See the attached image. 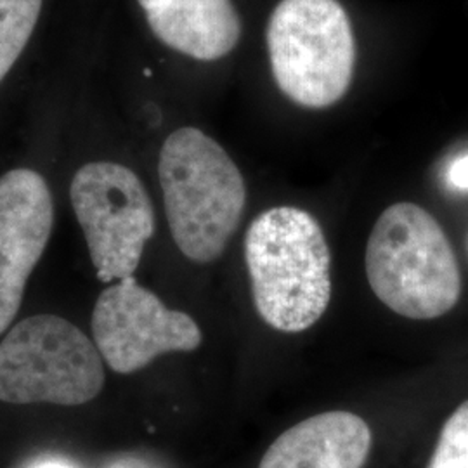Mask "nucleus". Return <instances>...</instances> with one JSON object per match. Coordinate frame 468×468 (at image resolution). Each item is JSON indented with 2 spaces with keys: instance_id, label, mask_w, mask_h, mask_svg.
Masks as SVG:
<instances>
[{
  "instance_id": "f257e3e1",
  "label": "nucleus",
  "mask_w": 468,
  "mask_h": 468,
  "mask_svg": "<svg viewBox=\"0 0 468 468\" xmlns=\"http://www.w3.org/2000/svg\"><path fill=\"white\" fill-rule=\"evenodd\" d=\"M245 259L261 318L284 334L316 324L332 299V253L318 220L297 207L253 218Z\"/></svg>"
},
{
  "instance_id": "f03ea898",
  "label": "nucleus",
  "mask_w": 468,
  "mask_h": 468,
  "mask_svg": "<svg viewBox=\"0 0 468 468\" xmlns=\"http://www.w3.org/2000/svg\"><path fill=\"white\" fill-rule=\"evenodd\" d=\"M158 177L177 249L193 262H214L247 203L245 179L233 158L200 129L181 127L162 146Z\"/></svg>"
},
{
  "instance_id": "7ed1b4c3",
  "label": "nucleus",
  "mask_w": 468,
  "mask_h": 468,
  "mask_svg": "<svg viewBox=\"0 0 468 468\" xmlns=\"http://www.w3.org/2000/svg\"><path fill=\"white\" fill-rule=\"evenodd\" d=\"M365 266L373 293L404 318H441L460 301L462 274L452 243L415 203L385 208L369 234Z\"/></svg>"
},
{
  "instance_id": "20e7f679",
  "label": "nucleus",
  "mask_w": 468,
  "mask_h": 468,
  "mask_svg": "<svg viewBox=\"0 0 468 468\" xmlns=\"http://www.w3.org/2000/svg\"><path fill=\"white\" fill-rule=\"evenodd\" d=\"M268 50L278 89L299 106H334L351 87L356 42L338 0H282L269 17Z\"/></svg>"
},
{
  "instance_id": "39448f33",
  "label": "nucleus",
  "mask_w": 468,
  "mask_h": 468,
  "mask_svg": "<svg viewBox=\"0 0 468 468\" xmlns=\"http://www.w3.org/2000/svg\"><path fill=\"white\" fill-rule=\"evenodd\" d=\"M104 385L98 347L54 314L23 319L0 342V401L80 406Z\"/></svg>"
},
{
  "instance_id": "423d86ee",
  "label": "nucleus",
  "mask_w": 468,
  "mask_h": 468,
  "mask_svg": "<svg viewBox=\"0 0 468 468\" xmlns=\"http://www.w3.org/2000/svg\"><path fill=\"white\" fill-rule=\"evenodd\" d=\"M69 200L98 280L131 278L154 233L153 203L141 179L115 162H90L73 176Z\"/></svg>"
},
{
  "instance_id": "0eeeda50",
  "label": "nucleus",
  "mask_w": 468,
  "mask_h": 468,
  "mask_svg": "<svg viewBox=\"0 0 468 468\" xmlns=\"http://www.w3.org/2000/svg\"><path fill=\"white\" fill-rule=\"evenodd\" d=\"M101 357L117 373H134L168 352H193L203 335L197 321L168 309L134 276L106 288L92 313Z\"/></svg>"
},
{
  "instance_id": "6e6552de",
  "label": "nucleus",
  "mask_w": 468,
  "mask_h": 468,
  "mask_svg": "<svg viewBox=\"0 0 468 468\" xmlns=\"http://www.w3.org/2000/svg\"><path fill=\"white\" fill-rule=\"evenodd\" d=\"M52 224V195L38 172L13 168L0 176V335L16 318Z\"/></svg>"
},
{
  "instance_id": "1a4fd4ad",
  "label": "nucleus",
  "mask_w": 468,
  "mask_h": 468,
  "mask_svg": "<svg viewBox=\"0 0 468 468\" xmlns=\"http://www.w3.org/2000/svg\"><path fill=\"white\" fill-rule=\"evenodd\" d=\"M153 35L168 49L218 61L238 46L241 21L233 0H137Z\"/></svg>"
},
{
  "instance_id": "9d476101",
  "label": "nucleus",
  "mask_w": 468,
  "mask_h": 468,
  "mask_svg": "<svg viewBox=\"0 0 468 468\" xmlns=\"http://www.w3.org/2000/svg\"><path fill=\"white\" fill-rule=\"evenodd\" d=\"M371 431L349 411H328L303 420L280 435L259 468H363Z\"/></svg>"
},
{
  "instance_id": "9b49d317",
  "label": "nucleus",
  "mask_w": 468,
  "mask_h": 468,
  "mask_svg": "<svg viewBox=\"0 0 468 468\" xmlns=\"http://www.w3.org/2000/svg\"><path fill=\"white\" fill-rule=\"evenodd\" d=\"M44 0H0V84L27 49Z\"/></svg>"
},
{
  "instance_id": "f8f14e48",
  "label": "nucleus",
  "mask_w": 468,
  "mask_h": 468,
  "mask_svg": "<svg viewBox=\"0 0 468 468\" xmlns=\"http://www.w3.org/2000/svg\"><path fill=\"white\" fill-rule=\"evenodd\" d=\"M427 468H468V401L446 420Z\"/></svg>"
},
{
  "instance_id": "ddd939ff",
  "label": "nucleus",
  "mask_w": 468,
  "mask_h": 468,
  "mask_svg": "<svg viewBox=\"0 0 468 468\" xmlns=\"http://www.w3.org/2000/svg\"><path fill=\"white\" fill-rule=\"evenodd\" d=\"M448 181L456 189H468V154L452 162L448 170Z\"/></svg>"
},
{
  "instance_id": "4468645a",
  "label": "nucleus",
  "mask_w": 468,
  "mask_h": 468,
  "mask_svg": "<svg viewBox=\"0 0 468 468\" xmlns=\"http://www.w3.org/2000/svg\"><path fill=\"white\" fill-rule=\"evenodd\" d=\"M37 468H71L67 467V465H61V463H46V465H40V467Z\"/></svg>"
}]
</instances>
